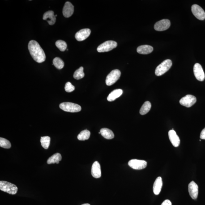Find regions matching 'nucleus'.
<instances>
[{
  "mask_svg": "<svg viewBox=\"0 0 205 205\" xmlns=\"http://www.w3.org/2000/svg\"><path fill=\"white\" fill-rule=\"evenodd\" d=\"M30 54L36 62L41 63L45 61L46 55L44 51L37 41L32 40L28 44Z\"/></svg>",
  "mask_w": 205,
  "mask_h": 205,
  "instance_id": "nucleus-1",
  "label": "nucleus"
},
{
  "mask_svg": "<svg viewBox=\"0 0 205 205\" xmlns=\"http://www.w3.org/2000/svg\"><path fill=\"white\" fill-rule=\"evenodd\" d=\"M0 190L9 193L15 194L18 191V188L15 185L5 181H0Z\"/></svg>",
  "mask_w": 205,
  "mask_h": 205,
  "instance_id": "nucleus-2",
  "label": "nucleus"
},
{
  "mask_svg": "<svg viewBox=\"0 0 205 205\" xmlns=\"http://www.w3.org/2000/svg\"><path fill=\"white\" fill-rule=\"evenodd\" d=\"M172 61L170 59L164 61L159 65L155 69V74L157 76H160L165 74L171 67Z\"/></svg>",
  "mask_w": 205,
  "mask_h": 205,
  "instance_id": "nucleus-3",
  "label": "nucleus"
},
{
  "mask_svg": "<svg viewBox=\"0 0 205 205\" xmlns=\"http://www.w3.org/2000/svg\"><path fill=\"white\" fill-rule=\"evenodd\" d=\"M60 108L65 111L77 113L80 111L81 107L78 104L71 102H64L59 105Z\"/></svg>",
  "mask_w": 205,
  "mask_h": 205,
  "instance_id": "nucleus-4",
  "label": "nucleus"
},
{
  "mask_svg": "<svg viewBox=\"0 0 205 205\" xmlns=\"http://www.w3.org/2000/svg\"><path fill=\"white\" fill-rule=\"evenodd\" d=\"M121 76V72L117 69L111 71L107 76L106 79V83L107 85L110 86L114 84L119 79Z\"/></svg>",
  "mask_w": 205,
  "mask_h": 205,
  "instance_id": "nucleus-5",
  "label": "nucleus"
},
{
  "mask_svg": "<svg viewBox=\"0 0 205 205\" xmlns=\"http://www.w3.org/2000/svg\"><path fill=\"white\" fill-rule=\"evenodd\" d=\"M117 46L116 42L109 40L104 42L99 45L97 48V50L99 53L108 52L116 48Z\"/></svg>",
  "mask_w": 205,
  "mask_h": 205,
  "instance_id": "nucleus-6",
  "label": "nucleus"
},
{
  "mask_svg": "<svg viewBox=\"0 0 205 205\" xmlns=\"http://www.w3.org/2000/svg\"><path fill=\"white\" fill-rule=\"evenodd\" d=\"M128 164L133 169L140 170L146 168L147 165V162L144 160L132 159L129 161Z\"/></svg>",
  "mask_w": 205,
  "mask_h": 205,
  "instance_id": "nucleus-7",
  "label": "nucleus"
},
{
  "mask_svg": "<svg viewBox=\"0 0 205 205\" xmlns=\"http://www.w3.org/2000/svg\"><path fill=\"white\" fill-rule=\"evenodd\" d=\"M196 98L195 96L191 95H187L182 98L180 100L181 105L187 108H190L195 104Z\"/></svg>",
  "mask_w": 205,
  "mask_h": 205,
  "instance_id": "nucleus-8",
  "label": "nucleus"
},
{
  "mask_svg": "<svg viewBox=\"0 0 205 205\" xmlns=\"http://www.w3.org/2000/svg\"><path fill=\"white\" fill-rule=\"evenodd\" d=\"M191 11L193 15L197 19L204 20L205 19V12L200 6L197 4L193 5L191 7Z\"/></svg>",
  "mask_w": 205,
  "mask_h": 205,
  "instance_id": "nucleus-9",
  "label": "nucleus"
},
{
  "mask_svg": "<svg viewBox=\"0 0 205 205\" xmlns=\"http://www.w3.org/2000/svg\"><path fill=\"white\" fill-rule=\"evenodd\" d=\"M194 76L197 80L202 81L204 80L205 76L201 66L199 63H196L193 67Z\"/></svg>",
  "mask_w": 205,
  "mask_h": 205,
  "instance_id": "nucleus-10",
  "label": "nucleus"
},
{
  "mask_svg": "<svg viewBox=\"0 0 205 205\" xmlns=\"http://www.w3.org/2000/svg\"><path fill=\"white\" fill-rule=\"evenodd\" d=\"M171 23L169 19H164L156 22L154 27L156 31H162L168 29Z\"/></svg>",
  "mask_w": 205,
  "mask_h": 205,
  "instance_id": "nucleus-11",
  "label": "nucleus"
},
{
  "mask_svg": "<svg viewBox=\"0 0 205 205\" xmlns=\"http://www.w3.org/2000/svg\"><path fill=\"white\" fill-rule=\"evenodd\" d=\"M91 33L89 29H84L78 31L75 35V37L78 41H83L89 36Z\"/></svg>",
  "mask_w": 205,
  "mask_h": 205,
  "instance_id": "nucleus-12",
  "label": "nucleus"
},
{
  "mask_svg": "<svg viewBox=\"0 0 205 205\" xmlns=\"http://www.w3.org/2000/svg\"><path fill=\"white\" fill-rule=\"evenodd\" d=\"M188 189L190 196L193 199H196L198 196V186L194 181L189 184Z\"/></svg>",
  "mask_w": 205,
  "mask_h": 205,
  "instance_id": "nucleus-13",
  "label": "nucleus"
},
{
  "mask_svg": "<svg viewBox=\"0 0 205 205\" xmlns=\"http://www.w3.org/2000/svg\"><path fill=\"white\" fill-rule=\"evenodd\" d=\"M74 6L70 2H66L63 9V14L65 17H70L74 14Z\"/></svg>",
  "mask_w": 205,
  "mask_h": 205,
  "instance_id": "nucleus-14",
  "label": "nucleus"
},
{
  "mask_svg": "<svg viewBox=\"0 0 205 205\" xmlns=\"http://www.w3.org/2000/svg\"><path fill=\"white\" fill-rule=\"evenodd\" d=\"M168 136L172 145L175 147H178L179 146L180 138L174 130H170L168 132Z\"/></svg>",
  "mask_w": 205,
  "mask_h": 205,
  "instance_id": "nucleus-15",
  "label": "nucleus"
},
{
  "mask_svg": "<svg viewBox=\"0 0 205 205\" xmlns=\"http://www.w3.org/2000/svg\"><path fill=\"white\" fill-rule=\"evenodd\" d=\"M91 174L95 178H99L101 176V167L97 161H95L92 164L91 169Z\"/></svg>",
  "mask_w": 205,
  "mask_h": 205,
  "instance_id": "nucleus-16",
  "label": "nucleus"
},
{
  "mask_svg": "<svg viewBox=\"0 0 205 205\" xmlns=\"http://www.w3.org/2000/svg\"><path fill=\"white\" fill-rule=\"evenodd\" d=\"M43 19L44 20L46 21L48 19H49V20L47 21V22L50 25H53L56 21L55 15H54V11L51 10L45 12L43 15Z\"/></svg>",
  "mask_w": 205,
  "mask_h": 205,
  "instance_id": "nucleus-17",
  "label": "nucleus"
},
{
  "mask_svg": "<svg viewBox=\"0 0 205 205\" xmlns=\"http://www.w3.org/2000/svg\"><path fill=\"white\" fill-rule=\"evenodd\" d=\"M162 186L163 181L161 177H159L155 180L153 187L154 193L155 195H159L160 194Z\"/></svg>",
  "mask_w": 205,
  "mask_h": 205,
  "instance_id": "nucleus-18",
  "label": "nucleus"
},
{
  "mask_svg": "<svg viewBox=\"0 0 205 205\" xmlns=\"http://www.w3.org/2000/svg\"><path fill=\"white\" fill-rule=\"evenodd\" d=\"M153 51V48L151 46L143 45L138 47L137 51L140 54H147L152 53Z\"/></svg>",
  "mask_w": 205,
  "mask_h": 205,
  "instance_id": "nucleus-19",
  "label": "nucleus"
},
{
  "mask_svg": "<svg viewBox=\"0 0 205 205\" xmlns=\"http://www.w3.org/2000/svg\"><path fill=\"white\" fill-rule=\"evenodd\" d=\"M123 94V91L121 89H117L114 90L108 95L107 100L109 101H113L116 99L120 97Z\"/></svg>",
  "mask_w": 205,
  "mask_h": 205,
  "instance_id": "nucleus-20",
  "label": "nucleus"
},
{
  "mask_svg": "<svg viewBox=\"0 0 205 205\" xmlns=\"http://www.w3.org/2000/svg\"><path fill=\"white\" fill-rule=\"evenodd\" d=\"M100 134L104 138L108 139H113L114 137V134L110 129L103 128L100 130Z\"/></svg>",
  "mask_w": 205,
  "mask_h": 205,
  "instance_id": "nucleus-21",
  "label": "nucleus"
},
{
  "mask_svg": "<svg viewBox=\"0 0 205 205\" xmlns=\"http://www.w3.org/2000/svg\"><path fill=\"white\" fill-rule=\"evenodd\" d=\"M62 159V156L59 153H56L49 157L47 161L48 164H59V161Z\"/></svg>",
  "mask_w": 205,
  "mask_h": 205,
  "instance_id": "nucleus-22",
  "label": "nucleus"
},
{
  "mask_svg": "<svg viewBox=\"0 0 205 205\" xmlns=\"http://www.w3.org/2000/svg\"><path fill=\"white\" fill-rule=\"evenodd\" d=\"M151 108V103L149 101H146L140 110V114L142 115L146 114L149 111Z\"/></svg>",
  "mask_w": 205,
  "mask_h": 205,
  "instance_id": "nucleus-23",
  "label": "nucleus"
},
{
  "mask_svg": "<svg viewBox=\"0 0 205 205\" xmlns=\"http://www.w3.org/2000/svg\"><path fill=\"white\" fill-rule=\"evenodd\" d=\"M91 133L87 130H83L78 134L77 138L80 141H84L89 139Z\"/></svg>",
  "mask_w": 205,
  "mask_h": 205,
  "instance_id": "nucleus-24",
  "label": "nucleus"
},
{
  "mask_svg": "<svg viewBox=\"0 0 205 205\" xmlns=\"http://www.w3.org/2000/svg\"><path fill=\"white\" fill-rule=\"evenodd\" d=\"M51 138L48 136L41 137L40 139L42 146L46 149H47L50 145Z\"/></svg>",
  "mask_w": 205,
  "mask_h": 205,
  "instance_id": "nucleus-25",
  "label": "nucleus"
},
{
  "mask_svg": "<svg viewBox=\"0 0 205 205\" xmlns=\"http://www.w3.org/2000/svg\"><path fill=\"white\" fill-rule=\"evenodd\" d=\"M84 68L83 66H81L74 72V79L79 80L84 77V74L83 71Z\"/></svg>",
  "mask_w": 205,
  "mask_h": 205,
  "instance_id": "nucleus-26",
  "label": "nucleus"
},
{
  "mask_svg": "<svg viewBox=\"0 0 205 205\" xmlns=\"http://www.w3.org/2000/svg\"><path fill=\"white\" fill-rule=\"evenodd\" d=\"M53 64L58 69H62L64 66V64L62 60L58 57H56L53 59Z\"/></svg>",
  "mask_w": 205,
  "mask_h": 205,
  "instance_id": "nucleus-27",
  "label": "nucleus"
},
{
  "mask_svg": "<svg viewBox=\"0 0 205 205\" xmlns=\"http://www.w3.org/2000/svg\"><path fill=\"white\" fill-rule=\"evenodd\" d=\"M56 45L61 51H64L67 48V44L66 42L62 40H59L56 41Z\"/></svg>",
  "mask_w": 205,
  "mask_h": 205,
  "instance_id": "nucleus-28",
  "label": "nucleus"
},
{
  "mask_svg": "<svg viewBox=\"0 0 205 205\" xmlns=\"http://www.w3.org/2000/svg\"><path fill=\"white\" fill-rule=\"evenodd\" d=\"M0 146L2 148L10 149L11 147V144L10 142L5 138H0Z\"/></svg>",
  "mask_w": 205,
  "mask_h": 205,
  "instance_id": "nucleus-29",
  "label": "nucleus"
},
{
  "mask_svg": "<svg viewBox=\"0 0 205 205\" xmlns=\"http://www.w3.org/2000/svg\"><path fill=\"white\" fill-rule=\"evenodd\" d=\"M65 89L67 92H71L75 89V87L71 84V83L68 82L66 83L65 85Z\"/></svg>",
  "mask_w": 205,
  "mask_h": 205,
  "instance_id": "nucleus-30",
  "label": "nucleus"
},
{
  "mask_svg": "<svg viewBox=\"0 0 205 205\" xmlns=\"http://www.w3.org/2000/svg\"><path fill=\"white\" fill-rule=\"evenodd\" d=\"M161 205H172V203L169 200L166 199L164 201Z\"/></svg>",
  "mask_w": 205,
  "mask_h": 205,
  "instance_id": "nucleus-31",
  "label": "nucleus"
},
{
  "mask_svg": "<svg viewBox=\"0 0 205 205\" xmlns=\"http://www.w3.org/2000/svg\"><path fill=\"white\" fill-rule=\"evenodd\" d=\"M200 138L201 139H205V128L201 132Z\"/></svg>",
  "mask_w": 205,
  "mask_h": 205,
  "instance_id": "nucleus-32",
  "label": "nucleus"
},
{
  "mask_svg": "<svg viewBox=\"0 0 205 205\" xmlns=\"http://www.w3.org/2000/svg\"><path fill=\"white\" fill-rule=\"evenodd\" d=\"M81 205H91L89 204H82Z\"/></svg>",
  "mask_w": 205,
  "mask_h": 205,
  "instance_id": "nucleus-33",
  "label": "nucleus"
},
{
  "mask_svg": "<svg viewBox=\"0 0 205 205\" xmlns=\"http://www.w3.org/2000/svg\"><path fill=\"white\" fill-rule=\"evenodd\" d=\"M57 16V15H55L56 17Z\"/></svg>",
  "mask_w": 205,
  "mask_h": 205,
  "instance_id": "nucleus-34",
  "label": "nucleus"
}]
</instances>
